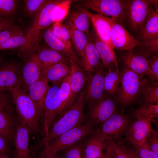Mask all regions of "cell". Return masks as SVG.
Segmentation results:
<instances>
[{
    "label": "cell",
    "instance_id": "cell-34",
    "mask_svg": "<svg viewBox=\"0 0 158 158\" xmlns=\"http://www.w3.org/2000/svg\"><path fill=\"white\" fill-rule=\"evenodd\" d=\"M105 147L113 158H132L124 145L120 142L117 143L109 140H104Z\"/></svg>",
    "mask_w": 158,
    "mask_h": 158
},
{
    "label": "cell",
    "instance_id": "cell-20",
    "mask_svg": "<svg viewBox=\"0 0 158 158\" xmlns=\"http://www.w3.org/2000/svg\"><path fill=\"white\" fill-rule=\"evenodd\" d=\"M41 73L42 67L37 53H34L29 57L23 69L21 84L23 89L26 91L29 85L41 76Z\"/></svg>",
    "mask_w": 158,
    "mask_h": 158
},
{
    "label": "cell",
    "instance_id": "cell-51",
    "mask_svg": "<svg viewBox=\"0 0 158 158\" xmlns=\"http://www.w3.org/2000/svg\"><path fill=\"white\" fill-rule=\"evenodd\" d=\"M151 3L153 5H154L155 8V11L158 12V0H150Z\"/></svg>",
    "mask_w": 158,
    "mask_h": 158
},
{
    "label": "cell",
    "instance_id": "cell-53",
    "mask_svg": "<svg viewBox=\"0 0 158 158\" xmlns=\"http://www.w3.org/2000/svg\"><path fill=\"white\" fill-rule=\"evenodd\" d=\"M6 108L4 107H3V106H1V105H0V108Z\"/></svg>",
    "mask_w": 158,
    "mask_h": 158
},
{
    "label": "cell",
    "instance_id": "cell-15",
    "mask_svg": "<svg viewBox=\"0 0 158 158\" xmlns=\"http://www.w3.org/2000/svg\"><path fill=\"white\" fill-rule=\"evenodd\" d=\"M16 121L12 158H31V154L29 147L31 132L28 128L19 119Z\"/></svg>",
    "mask_w": 158,
    "mask_h": 158
},
{
    "label": "cell",
    "instance_id": "cell-44",
    "mask_svg": "<svg viewBox=\"0 0 158 158\" xmlns=\"http://www.w3.org/2000/svg\"><path fill=\"white\" fill-rule=\"evenodd\" d=\"M149 68L153 74V83L158 79V56L157 54L148 56L147 58Z\"/></svg>",
    "mask_w": 158,
    "mask_h": 158
},
{
    "label": "cell",
    "instance_id": "cell-19",
    "mask_svg": "<svg viewBox=\"0 0 158 158\" xmlns=\"http://www.w3.org/2000/svg\"><path fill=\"white\" fill-rule=\"evenodd\" d=\"M21 84V76L18 65L6 63L0 66V90L10 91Z\"/></svg>",
    "mask_w": 158,
    "mask_h": 158
},
{
    "label": "cell",
    "instance_id": "cell-38",
    "mask_svg": "<svg viewBox=\"0 0 158 158\" xmlns=\"http://www.w3.org/2000/svg\"><path fill=\"white\" fill-rule=\"evenodd\" d=\"M49 29L55 36L72 48L69 31L65 25L60 22L55 23Z\"/></svg>",
    "mask_w": 158,
    "mask_h": 158
},
{
    "label": "cell",
    "instance_id": "cell-1",
    "mask_svg": "<svg viewBox=\"0 0 158 158\" xmlns=\"http://www.w3.org/2000/svg\"><path fill=\"white\" fill-rule=\"evenodd\" d=\"M72 0H49L34 18L25 35L44 29L53 23L61 22L68 15Z\"/></svg>",
    "mask_w": 158,
    "mask_h": 158
},
{
    "label": "cell",
    "instance_id": "cell-32",
    "mask_svg": "<svg viewBox=\"0 0 158 158\" xmlns=\"http://www.w3.org/2000/svg\"><path fill=\"white\" fill-rule=\"evenodd\" d=\"M120 73L118 68H110L104 75V85L105 93L112 95L117 91L119 83Z\"/></svg>",
    "mask_w": 158,
    "mask_h": 158
},
{
    "label": "cell",
    "instance_id": "cell-43",
    "mask_svg": "<svg viewBox=\"0 0 158 158\" xmlns=\"http://www.w3.org/2000/svg\"><path fill=\"white\" fill-rule=\"evenodd\" d=\"M141 50L148 56L157 54L158 52V38L144 42H139L138 45Z\"/></svg>",
    "mask_w": 158,
    "mask_h": 158
},
{
    "label": "cell",
    "instance_id": "cell-36",
    "mask_svg": "<svg viewBox=\"0 0 158 158\" xmlns=\"http://www.w3.org/2000/svg\"><path fill=\"white\" fill-rule=\"evenodd\" d=\"M70 79V75L62 81L60 86L61 105L58 120L66 111V107L71 94Z\"/></svg>",
    "mask_w": 158,
    "mask_h": 158
},
{
    "label": "cell",
    "instance_id": "cell-48",
    "mask_svg": "<svg viewBox=\"0 0 158 158\" xmlns=\"http://www.w3.org/2000/svg\"><path fill=\"white\" fill-rule=\"evenodd\" d=\"M19 25L15 20H4L0 18V31Z\"/></svg>",
    "mask_w": 158,
    "mask_h": 158
},
{
    "label": "cell",
    "instance_id": "cell-33",
    "mask_svg": "<svg viewBox=\"0 0 158 158\" xmlns=\"http://www.w3.org/2000/svg\"><path fill=\"white\" fill-rule=\"evenodd\" d=\"M134 117L137 119L145 118L152 120L158 117V104L144 103L136 109L134 112Z\"/></svg>",
    "mask_w": 158,
    "mask_h": 158
},
{
    "label": "cell",
    "instance_id": "cell-13",
    "mask_svg": "<svg viewBox=\"0 0 158 158\" xmlns=\"http://www.w3.org/2000/svg\"><path fill=\"white\" fill-rule=\"evenodd\" d=\"M110 37L114 49L120 51L130 50L138 46L139 43L122 24L115 21L112 26Z\"/></svg>",
    "mask_w": 158,
    "mask_h": 158
},
{
    "label": "cell",
    "instance_id": "cell-25",
    "mask_svg": "<svg viewBox=\"0 0 158 158\" xmlns=\"http://www.w3.org/2000/svg\"><path fill=\"white\" fill-rule=\"evenodd\" d=\"M43 37L49 48L62 53L75 61L79 65H81L80 60L72 48L68 46L55 36L49 29L45 31Z\"/></svg>",
    "mask_w": 158,
    "mask_h": 158
},
{
    "label": "cell",
    "instance_id": "cell-18",
    "mask_svg": "<svg viewBox=\"0 0 158 158\" xmlns=\"http://www.w3.org/2000/svg\"><path fill=\"white\" fill-rule=\"evenodd\" d=\"M152 120L140 118L133 121L126 132L125 139L133 145L142 143L153 130L151 126Z\"/></svg>",
    "mask_w": 158,
    "mask_h": 158
},
{
    "label": "cell",
    "instance_id": "cell-2",
    "mask_svg": "<svg viewBox=\"0 0 158 158\" xmlns=\"http://www.w3.org/2000/svg\"><path fill=\"white\" fill-rule=\"evenodd\" d=\"M85 103L83 89L75 102L55 122L47 136L43 138V144L48 143L63 133L82 125Z\"/></svg>",
    "mask_w": 158,
    "mask_h": 158
},
{
    "label": "cell",
    "instance_id": "cell-3",
    "mask_svg": "<svg viewBox=\"0 0 158 158\" xmlns=\"http://www.w3.org/2000/svg\"><path fill=\"white\" fill-rule=\"evenodd\" d=\"M10 91L18 116V119L33 133H42L38 123V111L35 104L25 90L19 84Z\"/></svg>",
    "mask_w": 158,
    "mask_h": 158
},
{
    "label": "cell",
    "instance_id": "cell-5",
    "mask_svg": "<svg viewBox=\"0 0 158 158\" xmlns=\"http://www.w3.org/2000/svg\"><path fill=\"white\" fill-rule=\"evenodd\" d=\"M121 85L117 90V100L122 106L132 102L147 84V80L133 71L125 68L120 74Z\"/></svg>",
    "mask_w": 158,
    "mask_h": 158
},
{
    "label": "cell",
    "instance_id": "cell-45",
    "mask_svg": "<svg viewBox=\"0 0 158 158\" xmlns=\"http://www.w3.org/2000/svg\"><path fill=\"white\" fill-rule=\"evenodd\" d=\"M11 145L8 140L0 133V155L10 157L12 153Z\"/></svg>",
    "mask_w": 158,
    "mask_h": 158
},
{
    "label": "cell",
    "instance_id": "cell-24",
    "mask_svg": "<svg viewBox=\"0 0 158 158\" xmlns=\"http://www.w3.org/2000/svg\"><path fill=\"white\" fill-rule=\"evenodd\" d=\"M84 140V158H98L104 157V140L102 138L97 130L93 132Z\"/></svg>",
    "mask_w": 158,
    "mask_h": 158
},
{
    "label": "cell",
    "instance_id": "cell-17",
    "mask_svg": "<svg viewBox=\"0 0 158 158\" xmlns=\"http://www.w3.org/2000/svg\"><path fill=\"white\" fill-rule=\"evenodd\" d=\"M73 5L88 15L92 24L93 27L99 37L113 50L114 48L111 42L110 33L114 21L109 17L99 14L92 13L86 9L80 7L74 4Z\"/></svg>",
    "mask_w": 158,
    "mask_h": 158
},
{
    "label": "cell",
    "instance_id": "cell-8",
    "mask_svg": "<svg viewBox=\"0 0 158 158\" xmlns=\"http://www.w3.org/2000/svg\"><path fill=\"white\" fill-rule=\"evenodd\" d=\"M59 84H55L49 88L44 103V111L43 135L47 136L54 124L58 119L61 105V100Z\"/></svg>",
    "mask_w": 158,
    "mask_h": 158
},
{
    "label": "cell",
    "instance_id": "cell-12",
    "mask_svg": "<svg viewBox=\"0 0 158 158\" xmlns=\"http://www.w3.org/2000/svg\"><path fill=\"white\" fill-rule=\"evenodd\" d=\"M104 75L103 68L102 67L88 76L84 93L85 102L89 104L90 106L106 96L104 85Z\"/></svg>",
    "mask_w": 158,
    "mask_h": 158
},
{
    "label": "cell",
    "instance_id": "cell-41",
    "mask_svg": "<svg viewBox=\"0 0 158 158\" xmlns=\"http://www.w3.org/2000/svg\"><path fill=\"white\" fill-rule=\"evenodd\" d=\"M133 149L140 158H158L150 147L147 139L138 145H133Z\"/></svg>",
    "mask_w": 158,
    "mask_h": 158
},
{
    "label": "cell",
    "instance_id": "cell-23",
    "mask_svg": "<svg viewBox=\"0 0 158 158\" xmlns=\"http://www.w3.org/2000/svg\"><path fill=\"white\" fill-rule=\"evenodd\" d=\"M49 88L48 81L42 76L28 87L29 95L36 107L39 119L42 115L44 102Z\"/></svg>",
    "mask_w": 158,
    "mask_h": 158
},
{
    "label": "cell",
    "instance_id": "cell-35",
    "mask_svg": "<svg viewBox=\"0 0 158 158\" xmlns=\"http://www.w3.org/2000/svg\"><path fill=\"white\" fill-rule=\"evenodd\" d=\"M49 0H24L23 9L27 16L35 18Z\"/></svg>",
    "mask_w": 158,
    "mask_h": 158
},
{
    "label": "cell",
    "instance_id": "cell-27",
    "mask_svg": "<svg viewBox=\"0 0 158 158\" xmlns=\"http://www.w3.org/2000/svg\"><path fill=\"white\" fill-rule=\"evenodd\" d=\"M69 31L72 42L81 63L84 55L85 50L90 38L83 32L78 29L67 19L65 23Z\"/></svg>",
    "mask_w": 158,
    "mask_h": 158
},
{
    "label": "cell",
    "instance_id": "cell-21",
    "mask_svg": "<svg viewBox=\"0 0 158 158\" xmlns=\"http://www.w3.org/2000/svg\"><path fill=\"white\" fill-rule=\"evenodd\" d=\"M101 60L94 43L90 37L85 48L84 57L81 63V66L87 76L103 67Z\"/></svg>",
    "mask_w": 158,
    "mask_h": 158
},
{
    "label": "cell",
    "instance_id": "cell-49",
    "mask_svg": "<svg viewBox=\"0 0 158 158\" xmlns=\"http://www.w3.org/2000/svg\"><path fill=\"white\" fill-rule=\"evenodd\" d=\"M30 151L34 158H61L57 153L46 151L44 149L38 157L36 156L32 149L31 148Z\"/></svg>",
    "mask_w": 158,
    "mask_h": 158
},
{
    "label": "cell",
    "instance_id": "cell-28",
    "mask_svg": "<svg viewBox=\"0 0 158 158\" xmlns=\"http://www.w3.org/2000/svg\"><path fill=\"white\" fill-rule=\"evenodd\" d=\"M156 38H158V12L154 10L137 34L136 39L140 42H144Z\"/></svg>",
    "mask_w": 158,
    "mask_h": 158
},
{
    "label": "cell",
    "instance_id": "cell-46",
    "mask_svg": "<svg viewBox=\"0 0 158 158\" xmlns=\"http://www.w3.org/2000/svg\"><path fill=\"white\" fill-rule=\"evenodd\" d=\"M146 139L151 149L158 156V135L157 133L153 130L150 132Z\"/></svg>",
    "mask_w": 158,
    "mask_h": 158
},
{
    "label": "cell",
    "instance_id": "cell-30",
    "mask_svg": "<svg viewBox=\"0 0 158 158\" xmlns=\"http://www.w3.org/2000/svg\"><path fill=\"white\" fill-rule=\"evenodd\" d=\"M42 70L50 66L61 62L69 63V59L62 53L50 48H43L37 53Z\"/></svg>",
    "mask_w": 158,
    "mask_h": 158
},
{
    "label": "cell",
    "instance_id": "cell-26",
    "mask_svg": "<svg viewBox=\"0 0 158 158\" xmlns=\"http://www.w3.org/2000/svg\"><path fill=\"white\" fill-rule=\"evenodd\" d=\"M68 62H61L50 66L42 70L41 76L48 82L59 84L70 75L71 69Z\"/></svg>",
    "mask_w": 158,
    "mask_h": 158
},
{
    "label": "cell",
    "instance_id": "cell-39",
    "mask_svg": "<svg viewBox=\"0 0 158 158\" xmlns=\"http://www.w3.org/2000/svg\"><path fill=\"white\" fill-rule=\"evenodd\" d=\"M144 103L158 104V84L157 82L147 83L143 89Z\"/></svg>",
    "mask_w": 158,
    "mask_h": 158
},
{
    "label": "cell",
    "instance_id": "cell-16",
    "mask_svg": "<svg viewBox=\"0 0 158 158\" xmlns=\"http://www.w3.org/2000/svg\"><path fill=\"white\" fill-rule=\"evenodd\" d=\"M90 106L88 121L94 125H101L116 112L114 102L106 96Z\"/></svg>",
    "mask_w": 158,
    "mask_h": 158
},
{
    "label": "cell",
    "instance_id": "cell-31",
    "mask_svg": "<svg viewBox=\"0 0 158 158\" xmlns=\"http://www.w3.org/2000/svg\"><path fill=\"white\" fill-rule=\"evenodd\" d=\"M75 9L69 10L68 19L78 29L85 33L90 37L89 28L91 21L88 15L78 8L74 6Z\"/></svg>",
    "mask_w": 158,
    "mask_h": 158
},
{
    "label": "cell",
    "instance_id": "cell-37",
    "mask_svg": "<svg viewBox=\"0 0 158 158\" xmlns=\"http://www.w3.org/2000/svg\"><path fill=\"white\" fill-rule=\"evenodd\" d=\"M18 2L16 0H0V18L13 19L11 17L16 11Z\"/></svg>",
    "mask_w": 158,
    "mask_h": 158
},
{
    "label": "cell",
    "instance_id": "cell-54",
    "mask_svg": "<svg viewBox=\"0 0 158 158\" xmlns=\"http://www.w3.org/2000/svg\"><path fill=\"white\" fill-rule=\"evenodd\" d=\"M1 60H2L1 58V57H0V63L1 62Z\"/></svg>",
    "mask_w": 158,
    "mask_h": 158
},
{
    "label": "cell",
    "instance_id": "cell-50",
    "mask_svg": "<svg viewBox=\"0 0 158 158\" xmlns=\"http://www.w3.org/2000/svg\"><path fill=\"white\" fill-rule=\"evenodd\" d=\"M127 150L132 158H140L133 148H129Z\"/></svg>",
    "mask_w": 158,
    "mask_h": 158
},
{
    "label": "cell",
    "instance_id": "cell-7",
    "mask_svg": "<svg viewBox=\"0 0 158 158\" xmlns=\"http://www.w3.org/2000/svg\"><path fill=\"white\" fill-rule=\"evenodd\" d=\"M155 10L148 0H129L126 9V23L137 35Z\"/></svg>",
    "mask_w": 158,
    "mask_h": 158
},
{
    "label": "cell",
    "instance_id": "cell-42",
    "mask_svg": "<svg viewBox=\"0 0 158 158\" xmlns=\"http://www.w3.org/2000/svg\"><path fill=\"white\" fill-rule=\"evenodd\" d=\"M23 32L20 25L0 31V45L11 37L23 35Z\"/></svg>",
    "mask_w": 158,
    "mask_h": 158
},
{
    "label": "cell",
    "instance_id": "cell-6",
    "mask_svg": "<svg viewBox=\"0 0 158 158\" xmlns=\"http://www.w3.org/2000/svg\"><path fill=\"white\" fill-rule=\"evenodd\" d=\"M94 125L88 121L85 124L73 128L60 135L47 144H44L46 151L58 153L83 140L93 132Z\"/></svg>",
    "mask_w": 158,
    "mask_h": 158
},
{
    "label": "cell",
    "instance_id": "cell-47",
    "mask_svg": "<svg viewBox=\"0 0 158 158\" xmlns=\"http://www.w3.org/2000/svg\"><path fill=\"white\" fill-rule=\"evenodd\" d=\"M4 90H0V105L11 111L12 107L10 105V98L7 94L4 92Z\"/></svg>",
    "mask_w": 158,
    "mask_h": 158
},
{
    "label": "cell",
    "instance_id": "cell-52",
    "mask_svg": "<svg viewBox=\"0 0 158 158\" xmlns=\"http://www.w3.org/2000/svg\"><path fill=\"white\" fill-rule=\"evenodd\" d=\"M0 158H10V157L6 155H0Z\"/></svg>",
    "mask_w": 158,
    "mask_h": 158
},
{
    "label": "cell",
    "instance_id": "cell-4",
    "mask_svg": "<svg viewBox=\"0 0 158 158\" xmlns=\"http://www.w3.org/2000/svg\"><path fill=\"white\" fill-rule=\"evenodd\" d=\"M129 0H79L73 3L80 7L88 8L104 16H109L122 24L126 23V9Z\"/></svg>",
    "mask_w": 158,
    "mask_h": 158
},
{
    "label": "cell",
    "instance_id": "cell-40",
    "mask_svg": "<svg viewBox=\"0 0 158 158\" xmlns=\"http://www.w3.org/2000/svg\"><path fill=\"white\" fill-rule=\"evenodd\" d=\"M83 141L65 149L63 155L60 156L61 158H84Z\"/></svg>",
    "mask_w": 158,
    "mask_h": 158
},
{
    "label": "cell",
    "instance_id": "cell-29",
    "mask_svg": "<svg viewBox=\"0 0 158 158\" xmlns=\"http://www.w3.org/2000/svg\"><path fill=\"white\" fill-rule=\"evenodd\" d=\"M9 111L5 108H0V133L8 140L11 145H13L17 121Z\"/></svg>",
    "mask_w": 158,
    "mask_h": 158
},
{
    "label": "cell",
    "instance_id": "cell-10",
    "mask_svg": "<svg viewBox=\"0 0 158 158\" xmlns=\"http://www.w3.org/2000/svg\"><path fill=\"white\" fill-rule=\"evenodd\" d=\"M130 123V119L127 115L116 112L100 125L98 130L104 140L114 141L126 132Z\"/></svg>",
    "mask_w": 158,
    "mask_h": 158
},
{
    "label": "cell",
    "instance_id": "cell-14",
    "mask_svg": "<svg viewBox=\"0 0 158 158\" xmlns=\"http://www.w3.org/2000/svg\"><path fill=\"white\" fill-rule=\"evenodd\" d=\"M71 69V94L66 107V111L75 102L86 83L88 76L75 61L69 59Z\"/></svg>",
    "mask_w": 158,
    "mask_h": 158
},
{
    "label": "cell",
    "instance_id": "cell-11",
    "mask_svg": "<svg viewBox=\"0 0 158 158\" xmlns=\"http://www.w3.org/2000/svg\"><path fill=\"white\" fill-rule=\"evenodd\" d=\"M134 48L123 54L121 58L123 65L126 68L138 75L144 77L147 75L153 83V76L148 63V55L142 51L141 53L133 52Z\"/></svg>",
    "mask_w": 158,
    "mask_h": 158
},
{
    "label": "cell",
    "instance_id": "cell-22",
    "mask_svg": "<svg viewBox=\"0 0 158 158\" xmlns=\"http://www.w3.org/2000/svg\"><path fill=\"white\" fill-rule=\"evenodd\" d=\"M90 36L99 54L103 68L109 69L114 68L115 66L118 68L114 50L99 38L93 27Z\"/></svg>",
    "mask_w": 158,
    "mask_h": 158
},
{
    "label": "cell",
    "instance_id": "cell-9",
    "mask_svg": "<svg viewBox=\"0 0 158 158\" xmlns=\"http://www.w3.org/2000/svg\"><path fill=\"white\" fill-rule=\"evenodd\" d=\"M43 34L37 31L29 35H23L11 37L0 45V50L15 49L20 54L29 56L34 53L39 47Z\"/></svg>",
    "mask_w": 158,
    "mask_h": 158
}]
</instances>
